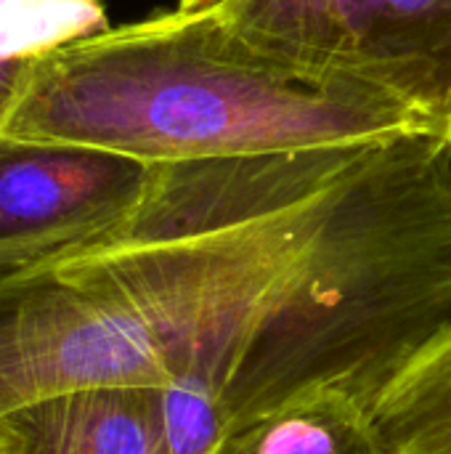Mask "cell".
<instances>
[{
	"label": "cell",
	"instance_id": "8",
	"mask_svg": "<svg viewBox=\"0 0 451 454\" xmlns=\"http://www.w3.org/2000/svg\"><path fill=\"white\" fill-rule=\"evenodd\" d=\"M372 418L385 454H451V327L393 380Z\"/></svg>",
	"mask_w": 451,
	"mask_h": 454
},
{
	"label": "cell",
	"instance_id": "11",
	"mask_svg": "<svg viewBox=\"0 0 451 454\" xmlns=\"http://www.w3.org/2000/svg\"><path fill=\"white\" fill-rule=\"evenodd\" d=\"M444 138H447V144H449V149H451V101H449V114H447V122H444Z\"/></svg>",
	"mask_w": 451,
	"mask_h": 454
},
{
	"label": "cell",
	"instance_id": "3",
	"mask_svg": "<svg viewBox=\"0 0 451 454\" xmlns=\"http://www.w3.org/2000/svg\"><path fill=\"white\" fill-rule=\"evenodd\" d=\"M449 327V144L441 130L359 141L242 354L223 404L226 434L319 391L375 412Z\"/></svg>",
	"mask_w": 451,
	"mask_h": 454
},
{
	"label": "cell",
	"instance_id": "2",
	"mask_svg": "<svg viewBox=\"0 0 451 454\" xmlns=\"http://www.w3.org/2000/svg\"><path fill=\"white\" fill-rule=\"evenodd\" d=\"M407 130L439 128L375 88L258 48L218 8H175L40 56L0 136L165 165Z\"/></svg>",
	"mask_w": 451,
	"mask_h": 454
},
{
	"label": "cell",
	"instance_id": "4",
	"mask_svg": "<svg viewBox=\"0 0 451 454\" xmlns=\"http://www.w3.org/2000/svg\"><path fill=\"white\" fill-rule=\"evenodd\" d=\"M218 11L258 48L375 88L444 133L451 0H229Z\"/></svg>",
	"mask_w": 451,
	"mask_h": 454
},
{
	"label": "cell",
	"instance_id": "5",
	"mask_svg": "<svg viewBox=\"0 0 451 454\" xmlns=\"http://www.w3.org/2000/svg\"><path fill=\"white\" fill-rule=\"evenodd\" d=\"M141 160L0 136V277L109 242L141 205Z\"/></svg>",
	"mask_w": 451,
	"mask_h": 454
},
{
	"label": "cell",
	"instance_id": "6",
	"mask_svg": "<svg viewBox=\"0 0 451 454\" xmlns=\"http://www.w3.org/2000/svg\"><path fill=\"white\" fill-rule=\"evenodd\" d=\"M0 454H173L162 391L104 386L32 402L0 418Z\"/></svg>",
	"mask_w": 451,
	"mask_h": 454
},
{
	"label": "cell",
	"instance_id": "1",
	"mask_svg": "<svg viewBox=\"0 0 451 454\" xmlns=\"http://www.w3.org/2000/svg\"><path fill=\"white\" fill-rule=\"evenodd\" d=\"M343 162L335 144L154 165L109 242L3 274L0 418L80 388H159L173 450L210 452Z\"/></svg>",
	"mask_w": 451,
	"mask_h": 454
},
{
	"label": "cell",
	"instance_id": "7",
	"mask_svg": "<svg viewBox=\"0 0 451 454\" xmlns=\"http://www.w3.org/2000/svg\"><path fill=\"white\" fill-rule=\"evenodd\" d=\"M210 454H385V450L369 410L338 391H319L229 431Z\"/></svg>",
	"mask_w": 451,
	"mask_h": 454
},
{
	"label": "cell",
	"instance_id": "10",
	"mask_svg": "<svg viewBox=\"0 0 451 454\" xmlns=\"http://www.w3.org/2000/svg\"><path fill=\"white\" fill-rule=\"evenodd\" d=\"M229 0H181V11H210V8H218Z\"/></svg>",
	"mask_w": 451,
	"mask_h": 454
},
{
	"label": "cell",
	"instance_id": "9",
	"mask_svg": "<svg viewBox=\"0 0 451 454\" xmlns=\"http://www.w3.org/2000/svg\"><path fill=\"white\" fill-rule=\"evenodd\" d=\"M35 61H19V59H13L8 53V48L3 45V40H0V130L5 125V120L11 117V112H13L21 90H24L27 74H29V69H32Z\"/></svg>",
	"mask_w": 451,
	"mask_h": 454
}]
</instances>
